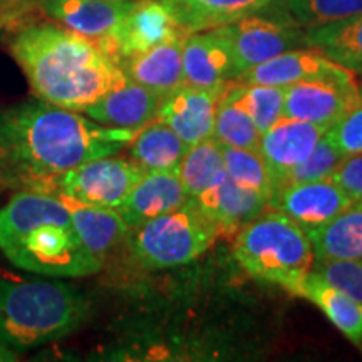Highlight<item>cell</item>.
<instances>
[{
  "label": "cell",
  "mask_w": 362,
  "mask_h": 362,
  "mask_svg": "<svg viewBox=\"0 0 362 362\" xmlns=\"http://www.w3.org/2000/svg\"><path fill=\"white\" fill-rule=\"evenodd\" d=\"M327 134L346 156L362 153V99L332 128L327 129Z\"/></svg>",
  "instance_id": "cell-34"
},
{
  "label": "cell",
  "mask_w": 362,
  "mask_h": 362,
  "mask_svg": "<svg viewBox=\"0 0 362 362\" xmlns=\"http://www.w3.org/2000/svg\"><path fill=\"white\" fill-rule=\"evenodd\" d=\"M89 315V300L69 284L0 277V341L13 351L69 336Z\"/></svg>",
  "instance_id": "cell-4"
},
{
  "label": "cell",
  "mask_w": 362,
  "mask_h": 362,
  "mask_svg": "<svg viewBox=\"0 0 362 362\" xmlns=\"http://www.w3.org/2000/svg\"><path fill=\"white\" fill-rule=\"evenodd\" d=\"M134 0H45L44 12L72 33L93 40L107 37Z\"/></svg>",
  "instance_id": "cell-18"
},
{
  "label": "cell",
  "mask_w": 362,
  "mask_h": 362,
  "mask_svg": "<svg viewBox=\"0 0 362 362\" xmlns=\"http://www.w3.org/2000/svg\"><path fill=\"white\" fill-rule=\"evenodd\" d=\"M346 67L334 62L317 49H291L269 59L262 64L252 67L238 76L237 81L245 84H264L287 88V86L300 83L305 79L322 78V76L336 74Z\"/></svg>",
  "instance_id": "cell-19"
},
{
  "label": "cell",
  "mask_w": 362,
  "mask_h": 362,
  "mask_svg": "<svg viewBox=\"0 0 362 362\" xmlns=\"http://www.w3.org/2000/svg\"><path fill=\"white\" fill-rule=\"evenodd\" d=\"M57 194L59 200L64 203L69 211L72 225L78 232L84 247L104 262V257L115 248L117 243L128 238L129 226L123 216L115 208H103L81 202L78 198L66 193Z\"/></svg>",
  "instance_id": "cell-21"
},
{
  "label": "cell",
  "mask_w": 362,
  "mask_h": 362,
  "mask_svg": "<svg viewBox=\"0 0 362 362\" xmlns=\"http://www.w3.org/2000/svg\"><path fill=\"white\" fill-rule=\"evenodd\" d=\"M11 52L40 101L83 112L128 76L93 39L56 24L27 25Z\"/></svg>",
  "instance_id": "cell-2"
},
{
  "label": "cell",
  "mask_w": 362,
  "mask_h": 362,
  "mask_svg": "<svg viewBox=\"0 0 362 362\" xmlns=\"http://www.w3.org/2000/svg\"><path fill=\"white\" fill-rule=\"evenodd\" d=\"M183 76L185 86L197 89H221L237 79L232 47L218 29L185 35Z\"/></svg>",
  "instance_id": "cell-12"
},
{
  "label": "cell",
  "mask_w": 362,
  "mask_h": 362,
  "mask_svg": "<svg viewBox=\"0 0 362 362\" xmlns=\"http://www.w3.org/2000/svg\"><path fill=\"white\" fill-rule=\"evenodd\" d=\"M12 361H19L17 351H13L12 347H8L6 342L0 341V362H12Z\"/></svg>",
  "instance_id": "cell-36"
},
{
  "label": "cell",
  "mask_w": 362,
  "mask_h": 362,
  "mask_svg": "<svg viewBox=\"0 0 362 362\" xmlns=\"http://www.w3.org/2000/svg\"><path fill=\"white\" fill-rule=\"evenodd\" d=\"M292 293L315 304L356 347L362 349V304L312 270L292 287Z\"/></svg>",
  "instance_id": "cell-22"
},
{
  "label": "cell",
  "mask_w": 362,
  "mask_h": 362,
  "mask_svg": "<svg viewBox=\"0 0 362 362\" xmlns=\"http://www.w3.org/2000/svg\"><path fill=\"white\" fill-rule=\"evenodd\" d=\"M143 175L134 161L104 156L52 178L47 192L66 193L90 205L117 210Z\"/></svg>",
  "instance_id": "cell-7"
},
{
  "label": "cell",
  "mask_w": 362,
  "mask_h": 362,
  "mask_svg": "<svg viewBox=\"0 0 362 362\" xmlns=\"http://www.w3.org/2000/svg\"><path fill=\"white\" fill-rule=\"evenodd\" d=\"M270 206L297 221L302 228L312 230L334 220L352 206L347 194L332 178L287 185L277 189Z\"/></svg>",
  "instance_id": "cell-11"
},
{
  "label": "cell",
  "mask_w": 362,
  "mask_h": 362,
  "mask_svg": "<svg viewBox=\"0 0 362 362\" xmlns=\"http://www.w3.org/2000/svg\"><path fill=\"white\" fill-rule=\"evenodd\" d=\"M235 101L248 112L253 124L260 133L272 128L280 117H284L285 88L264 84H245L233 79L228 84Z\"/></svg>",
  "instance_id": "cell-29"
},
{
  "label": "cell",
  "mask_w": 362,
  "mask_h": 362,
  "mask_svg": "<svg viewBox=\"0 0 362 362\" xmlns=\"http://www.w3.org/2000/svg\"><path fill=\"white\" fill-rule=\"evenodd\" d=\"M194 202L214 220L220 233H237L270 206L264 194L235 183L226 171Z\"/></svg>",
  "instance_id": "cell-15"
},
{
  "label": "cell",
  "mask_w": 362,
  "mask_h": 362,
  "mask_svg": "<svg viewBox=\"0 0 362 362\" xmlns=\"http://www.w3.org/2000/svg\"><path fill=\"white\" fill-rule=\"evenodd\" d=\"M218 235L214 220L189 198L170 214L131 228L128 242L139 265L161 270L198 259L214 245Z\"/></svg>",
  "instance_id": "cell-6"
},
{
  "label": "cell",
  "mask_w": 362,
  "mask_h": 362,
  "mask_svg": "<svg viewBox=\"0 0 362 362\" xmlns=\"http://www.w3.org/2000/svg\"><path fill=\"white\" fill-rule=\"evenodd\" d=\"M287 6L305 29L362 13V0H287Z\"/></svg>",
  "instance_id": "cell-31"
},
{
  "label": "cell",
  "mask_w": 362,
  "mask_h": 362,
  "mask_svg": "<svg viewBox=\"0 0 362 362\" xmlns=\"http://www.w3.org/2000/svg\"><path fill=\"white\" fill-rule=\"evenodd\" d=\"M220 90L197 89L183 84L161 99L155 119L170 126L188 146L214 138Z\"/></svg>",
  "instance_id": "cell-14"
},
{
  "label": "cell",
  "mask_w": 362,
  "mask_h": 362,
  "mask_svg": "<svg viewBox=\"0 0 362 362\" xmlns=\"http://www.w3.org/2000/svg\"><path fill=\"white\" fill-rule=\"evenodd\" d=\"M134 134L40 99L0 112V146L11 170L42 192L56 176L128 148Z\"/></svg>",
  "instance_id": "cell-1"
},
{
  "label": "cell",
  "mask_w": 362,
  "mask_h": 362,
  "mask_svg": "<svg viewBox=\"0 0 362 362\" xmlns=\"http://www.w3.org/2000/svg\"><path fill=\"white\" fill-rule=\"evenodd\" d=\"M188 200L176 171H156L144 173L139 178L117 211L131 230L170 214Z\"/></svg>",
  "instance_id": "cell-17"
},
{
  "label": "cell",
  "mask_w": 362,
  "mask_h": 362,
  "mask_svg": "<svg viewBox=\"0 0 362 362\" xmlns=\"http://www.w3.org/2000/svg\"><path fill=\"white\" fill-rule=\"evenodd\" d=\"M344 158H346V155L336 146V143L330 139L327 131H325V134L319 139V143L312 149L310 155L288 173L287 178L284 180V183L280 185V188L287 187V185L329 178L336 171L337 166L341 165Z\"/></svg>",
  "instance_id": "cell-32"
},
{
  "label": "cell",
  "mask_w": 362,
  "mask_h": 362,
  "mask_svg": "<svg viewBox=\"0 0 362 362\" xmlns=\"http://www.w3.org/2000/svg\"><path fill=\"white\" fill-rule=\"evenodd\" d=\"M320 277L349 293L362 304V259L356 260H324L315 259L314 269Z\"/></svg>",
  "instance_id": "cell-33"
},
{
  "label": "cell",
  "mask_w": 362,
  "mask_h": 362,
  "mask_svg": "<svg viewBox=\"0 0 362 362\" xmlns=\"http://www.w3.org/2000/svg\"><path fill=\"white\" fill-rule=\"evenodd\" d=\"M327 129L325 126L284 116L265 133H262L259 151L269 166L275 192L288 173L310 155Z\"/></svg>",
  "instance_id": "cell-13"
},
{
  "label": "cell",
  "mask_w": 362,
  "mask_h": 362,
  "mask_svg": "<svg viewBox=\"0 0 362 362\" xmlns=\"http://www.w3.org/2000/svg\"><path fill=\"white\" fill-rule=\"evenodd\" d=\"M8 171H12V170H11V165H8L7 153H6V149L0 146V181L7 178Z\"/></svg>",
  "instance_id": "cell-37"
},
{
  "label": "cell",
  "mask_w": 362,
  "mask_h": 362,
  "mask_svg": "<svg viewBox=\"0 0 362 362\" xmlns=\"http://www.w3.org/2000/svg\"><path fill=\"white\" fill-rule=\"evenodd\" d=\"M304 44L349 71L362 72V13L330 24L309 27Z\"/></svg>",
  "instance_id": "cell-25"
},
{
  "label": "cell",
  "mask_w": 362,
  "mask_h": 362,
  "mask_svg": "<svg viewBox=\"0 0 362 362\" xmlns=\"http://www.w3.org/2000/svg\"><path fill=\"white\" fill-rule=\"evenodd\" d=\"M233 255L253 277L291 292L314 269L315 253L305 228L282 211H264L237 232Z\"/></svg>",
  "instance_id": "cell-5"
},
{
  "label": "cell",
  "mask_w": 362,
  "mask_h": 362,
  "mask_svg": "<svg viewBox=\"0 0 362 362\" xmlns=\"http://www.w3.org/2000/svg\"><path fill=\"white\" fill-rule=\"evenodd\" d=\"M176 173L188 198L194 200L200 197L225 173L221 144L215 138H208L193 146H188Z\"/></svg>",
  "instance_id": "cell-27"
},
{
  "label": "cell",
  "mask_w": 362,
  "mask_h": 362,
  "mask_svg": "<svg viewBox=\"0 0 362 362\" xmlns=\"http://www.w3.org/2000/svg\"><path fill=\"white\" fill-rule=\"evenodd\" d=\"M330 178L347 194L352 206H362V153L344 158Z\"/></svg>",
  "instance_id": "cell-35"
},
{
  "label": "cell",
  "mask_w": 362,
  "mask_h": 362,
  "mask_svg": "<svg viewBox=\"0 0 362 362\" xmlns=\"http://www.w3.org/2000/svg\"><path fill=\"white\" fill-rule=\"evenodd\" d=\"M183 34L173 13L160 0H134L133 7L115 33L94 42L106 56L121 66L126 59L146 52Z\"/></svg>",
  "instance_id": "cell-9"
},
{
  "label": "cell",
  "mask_w": 362,
  "mask_h": 362,
  "mask_svg": "<svg viewBox=\"0 0 362 362\" xmlns=\"http://www.w3.org/2000/svg\"><path fill=\"white\" fill-rule=\"evenodd\" d=\"M352 71L305 79L285 88L284 116L332 128L341 117L361 103Z\"/></svg>",
  "instance_id": "cell-8"
},
{
  "label": "cell",
  "mask_w": 362,
  "mask_h": 362,
  "mask_svg": "<svg viewBox=\"0 0 362 362\" xmlns=\"http://www.w3.org/2000/svg\"><path fill=\"white\" fill-rule=\"evenodd\" d=\"M0 252L17 269L47 277H86L103 267L81 242L64 203L42 189L16 193L0 208Z\"/></svg>",
  "instance_id": "cell-3"
},
{
  "label": "cell",
  "mask_w": 362,
  "mask_h": 362,
  "mask_svg": "<svg viewBox=\"0 0 362 362\" xmlns=\"http://www.w3.org/2000/svg\"><path fill=\"white\" fill-rule=\"evenodd\" d=\"M221 151H223L226 175L235 183L264 194L267 200L270 202L275 193V185L274 180H272L269 166H267L259 149L233 148L221 144Z\"/></svg>",
  "instance_id": "cell-30"
},
{
  "label": "cell",
  "mask_w": 362,
  "mask_h": 362,
  "mask_svg": "<svg viewBox=\"0 0 362 362\" xmlns=\"http://www.w3.org/2000/svg\"><path fill=\"white\" fill-rule=\"evenodd\" d=\"M185 34L215 29L257 13L272 0H160Z\"/></svg>",
  "instance_id": "cell-23"
},
{
  "label": "cell",
  "mask_w": 362,
  "mask_h": 362,
  "mask_svg": "<svg viewBox=\"0 0 362 362\" xmlns=\"http://www.w3.org/2000/svg\"><path fill=\"white\" fill-rule=\"evenodd\" d=\"M315 259H362V206H351L329 223L307 230Z\"/></svg>",
  "instance_id": "cell-26"
},
{
  "label": "cell",
  "mask_w": 362,
  "mask_h": 362,
  "mask_svg": "<svg viewBox=\"0 0 362 362\" xmlns=\"http://www.w3.org/2000/svg\"><path fill=\"white\" fill-rule=\"evenodd\" d=\"M0 4H7V0H0Z\"/></svg>",
  "instance_id": "cell-39"
},
{
  "label": "cell",
  "mask_w": 362,
  "mask_h": 362,
  "mask_svg": "<svg viewBox=\"0 0 362 362\" xmlns=\"http://www.w3.org/2000/svg\"><path fill=\"white\" fill-rule=\"evenodd\" d=\"M161 96L128 79L83 111L99 124L139 131L155 119Z\"/></svg>",
  "instance_id": "cell-16"
},
{
  "label": "cell",
  "mask_w": 362,
  "mask_h": 362,
  "mask_svg": "<svg viewBox=\"0 0 362 362\" xmlns=\"http://www.w3.org/2000/svg\"><path fill=\"white\" fill-rule=\"evenodd\" d=\"M188 144L170 126L153 119L136 131L129 143V160L134 161L144 173L178 170Z\"/></svg>",
  "instance_id": "cell-24"
},
{
  "label": "cell",
  "mask_w": 362,
  "mask_h": 362,
  "mask_svg": "<svg viewBox=\"0 0 362 362\" xmlns=\"http://www.w3.org/2000/svg\"><path fill=\"white\" fill-rule=\"evenodd\" d=\"M215 29L225 35L232 47L238 76L304 42V34L296 25L265 19L257 13Z\"/></svg>",
  "instance_id": "cell-10"
},
{
  "label": "cell",
  "mask_w": 362,
  "mask_h": 362,
  "mask_svg": "<svg viewBox=\"0 0 362 362\" xmlns=\"http://www.w3.org/2000/svg\"><path fill=\"white\" fill-rule=\"evenodd\" d=\"M185 35L163 42L146 52L121 62L128 79L141 84L158 96L165 98L185 84L183 76V40Z\"/></svg>",
  "instance_id": "cell-20"
},
{
  "label": "cell",
  "mask_w": 362,
  "mask_h": 362,
  "mask_svg": "<svg viewBox=\"0 0 362 362\" xmlns=\"http://www.w3.org/2000/svg\"><path fill=\"white\" fill-rule=\"evenodd\" d=\"M228 84L221 88L216 103L214 138L223 146L259 149L262 133L248 112L235 101Z\"/></svg>",
  "instance_id": "cell-28"
},
{
  "label": "cell",
  "mask_w": 362,
  "mask_h": 362,
  "mask_svg": "<svg viewBox=\"0 0 362 362\" xmlns=\"http://www.w3.org/2000/svg\"><path fill=\"white\" fill-rule=\"evenodd\" d=\"M13 2H19V0H7V4H13Z\"/></svg>",
  "instance_id": "cell-38"
}]
</instances>
